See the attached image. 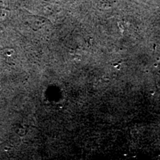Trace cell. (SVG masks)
Listing matches in <instances>:
<instances>
[{
    "instance_id": "6da1fadb",
    "label": "cell",
    "mask_w": 160,
    "mask_h": 160,
    "mask_svg": "<svg viewBox=\"0 0 160 160\" xmlns=\"http://www.w3.org/2000/svg\"><path fill=\"white\" fill-rule=\"evenodd\" d=\"M17 133L20 136V137H23V136H25L26 134L25 129L23 128H18L17 130Z\"/></svg>"
}]
</instances>
